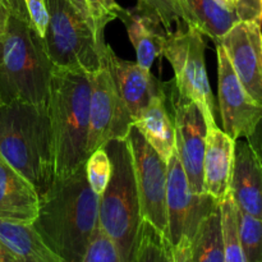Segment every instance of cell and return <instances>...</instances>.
I'll use <instances>...</instances> for the list:
<instances>
[{
    "label": "cell",
    "instance_id": "cell-2",
    "mask_svg": "<svg viewBox=\"0 0 262 262\" xmlns=\"http://www.w3.org/2000/svg\"><path fill=\"white\" fill-rule=\"evenodd\" d=\"M0 155L42 199L55 183V155L46 104L8 102L0 107Z\"/></svg>",
    "mask_w": 262,
    "mask_h": 262
},
{
    "label": "cell",
    "instance_id": "cell-8",
    "mask_svg": "<svg viewBox=\"0 0 262 262\" xmlns=\"http://www.w3.org/2000/svg\"><path fill=\"white\" fill-rule=\"evenodd\" d=\"M125 140L132 155L141 219L151 223L161 234L169 238L166 214L168 163L133 125Z\"/></svg>",
    "mask_w": 262,
    "mask_h": 262
},
{
    "label": "cell",
    "instance_id": "cell-40",
    "mask_svg": "<svg viewBox=\"0 0 262 262\" xmlns=\"http://www.w3.org/2000/svg\"><path fill=\"white\" fill-rule=\"evenodd\" d=\"M4 104H5V102H4V100H3V99H2V96H0V107H2L3 105H4Z\"/></svg>",
    "mask_w": 262,
    "mask_h": 262
},
{
    "label": "cell",
    "instance_id": "cell-33",
    "mask_svg": "<svg viewBox=\"0 0 262 262\" xmlns=\"http://www.w3.org/2000/svg\"><path fill=\"white\" fill-rule=\"evenodd\" d=\"M262 166V118L250 137L246 138Z\"/></svg>",
    "mask_w": 262,
    "mask_h": 262
},
{
    "label": "cell",
    "instance_id": "cell-36",
    "mask_svg": "<svg viewBox=\"0 0 262 262\" xmlns=\"http://www.w3.org/2000/svg\"><path fill=\"white\" fill-rule=\"evenodd\" d=\"M9 10L7 9L4 4L0 2V40H2L3 35H4L5 27H7L8 19H9Z\"/></svg>",
    "mask_w": 262,
    "mask_h": 262
},
{
    "label": "cell",
    "instance_id": "cell-17",
    "mask_svg": "<svg viewBox=\"0 0 262 262\" xmlns=\"http://www.w3.org/2000/svg\"><path fill=\"white\" fill-rule=\"evenodd\" d=\"M169 104L168 83L161 82L160 89L132 124L166 163L176 150V127Z\"/></svg>",
    "mask_w": 262,
    "mask_h": 262
},
{
    "label": "cell",
    "instance_id": "cell-13",
    "mask_svg": "<svg viewBox=\"0 0 262 262\" xmlns=\"http://www.w3.org/2000/svg\"><path fill=\"white\" fill-rule=\"evenodd\" d=\"M216 43L223 46L246 91L262 105L261 26L238 20Z\"/></svg>",
    "mask_w": 262,
    "mask_h": 262
},
{
    "label": "cell",
    "instance_id": "cell-21",
    "mask_svg": "<svg viewBox=\"0 0 262 262\" xmlns=\"http://www.w3.org/2000/svg\"><path fill=\"white\" fill-rule=\"evenodd\" d=\"M192 26L215 43L238 22L235 10H229L215 0H186Z\"/></svg>",
    "mask_w": 262,
    "mask_h": 262
},
{
    "label": "cell",
    "instance_id": "cell-23",
    "mask_svg": "<svg viewBox=\"0 0 262 262\" xmlns=\"http://www.w3.org/2000/svg\"><path fill=\"white\" fill-rule=\"evenodd\" d=\"M136 7L155 17L168 33L192 26L186 0H137Z\"/></svg>",
    "mask_w": 262,
    "mask_h": 262
},
{
    "label": "cell",
    "instance_id": "cell-27",
    "mask_svg": "<svg viewBox=\"0 0 262 262\" xmlns=\"http://www.w3.org/2000/svg\"><path fill=\"white\" fill-rule=\"evenodd\" d=\"M84 170L90 187L100 197L106 188L113 171V164L106 148L100 147L90 154L84 163Z\"/></svg>",
    "mask_w": 262,
    "mask_h": 262
},
{
    "label": "cell",
    "instance_id": "cell-10",
    "mask_svg": "<svg viewBox=\"0 0 262 262\" xmlns=\"http://www.w3.org/2000/svg\"><path fill=\"white\" fill-rule=\"evenodd\" d=\"M217 202L207 194L192 191L183 165L174 150L168 161L166 183V214H168L169 241L177 246L182 241H192L200 224Z\"/></svg>",
    "mask_w": 262,
    "mask_h": 262
},
{
    "label": "cell",
    "instance_id": "cell-34",
    "mask_svg": "<svg viewBox=\"0 0 262 262\" xmlns=\"http://www.w3.org/2000/svg\"><path fill=\"white\" fill-rule=\"evenodd\" d=\"M0 262H22L0 238Z\"/></svg>",
    "mask_w": 262,
    "mask_h": 262
},
{
    "label": "cell",
    "instance_id": "cell-28",
    "mask_svg": "<svg viewBox=\"0 0 262 262\" xmlns=\"http://www.w3.org/2000/svg\"><path fill=\"white\" fill-rule=\"evenodd\" d=\"M89 10L90 20L94 27V33L100 46H105L104 31L107 23L119 17L123 8L115 0H84Z\"/></svg>",
    "mask_w": 262,
    "mask_h": 262
},
{
    "label": "cell",
    "instance_id": "cell-35",
    "mask_svg": "<svg viewBox=\"0 0 262 262\" xmlns=\"http://www.w3.org/2000/svg\"><path fill=\"white\" fill-rule=\"evenodd\" d=\"M3 4L7 7V9L9 10V13H26L27 12V8L23 0H0Z\"/></svg>",
    "mask_w": 262,
    "mask_h": 262
},
{
    "label": "cell",
    "instance_id": "cell-11",
    "mask_svg": "<svg viewBox=\"0 0 262 262\" xmlns=\"http://www.w3.org/2000/svg\"><path fill=\"white\" fill-rule=\"evenodd\" d=\"M169 99L176 127V151L183 165L192 191L204 193V158L209 127L196 102L182 99L176 84L168 82Z\"/></svg>",
    "mask_w": 262,
    "mask_h": 262
},
{
    "label": "cell",
    "instance_id": "cell-1",
    "mask_svg": "<svg viewBox=\"0 0 262 262\" xmlns=\"http://www.w3.org/2000/svg\"><path fill=\"white\" fill-rule=\"evenodd\" d=\"M99 200L87 182L83 164L55 181L40 200L33 229L64 262H81L99 224Z\"/></svg>",
    "mask_w": 262,
    "mask_h": 262
},
{
    "label": "cell",
    "instance_id": "cell-26",
    "mask_svg": "<svg viewBox=\"0 0 262 262\" xmlns=\"http://www.w3.org/2000/svg\"><path fill=\"white\" fill-rule=\"evenodd\" d=\"M238 237L246 262H262V220L237 207Z\"/></svg>",
    "mask_w": 262,
    "mask_h": 262
},
{
    "label": "cell",
    "instance_id": "cell-29",
    "mask_svg": "<svg viewBox=\"0 0 262 262\" xmlns=\"http://www.w3.org/2000/svg\"><path fill=\"white\" fill-rule=\"evenodd\" d=\"M81 262H120L117 247L113 241L105 234L100 224L95 228L89 247Z\"/></svg>",
    "mask_w": 262,
    "mask_h": 262
},
{
    "label": "cell",
    "instance_id": "cell-20",
    "mask_svg": "<svg viewBox=\"0 0 262 262\" xmlns=\"http://www.w3.org/2000/svg\"><path fill=\"white\" fill-rule=\"evenodd\" d=\"M0 238L22 262H64L41 239L32 224L0 219Z\"/></svg>",
    "mask_w": 262,
    "mask_h": 262
},
{
    "label": "cell",
    "instance_id": "cell-32",
    "mask_svg": "<svg viewBox=\"0 0 262 262\" xmlns=\"http://www.w3.org/2000/svg\"><path fill=\"white\" fill-rule=\"evenodd\" d=\"M169 262H192V241H182L179 245L170 246Z\"/></svg>",
    "mask_w": 262,
    "mask_h": 262
},
{
    "label": "cell",
    "instance_id": "cell-19",
    "mask_svg": "<svg viewBox=\"0 0 262 262\" xmlns=\"http://www.w3.org/2000/svg\"><path fill=\"white\" fill-rule=\"evenodd\" d=\"M118 18L127 30L128 37L136 50L137 63L145 69H151L154 60L161 55L163 42L168 33L165 28L155 17L137 7L132 9L123 8Z\"/></svg>",
    "mask_w": 262,
    "mask_h": 262
},
{
    "label": "cell",
    "instance_id": "cell-30",
    "mask_svg": "<svg viewBox=\"0 0 262 262\" xmlns=\"http://www.w3.org/2000/svg\"><path fill=\"white\" fill-rule=\"evenodd\" d=\"M27 8L28 15L31 18V22L38 31L41 37L43 38L46 27L49 23V13L46 8V0H23Z\"/></svg>",
    "mask_w": 262,
    "mask_h": 262
},
{
    "label": "cell",
    "instance_id": "cell-37",
    "mask_svg": "<svg viewBox=\"0 0 262 262\" xmlns=\"http://www.w3.org/2000/svg\"><path fill=\"white\" fill-rule=\"evenodd\" d=\"M69 2L72 3V4L76 7V9L78 10L79 13H81L82 15H83L84 18H87V19L90 20V15H89V10H87V7H86V2L84 0H69ZM91 22V20H90ZM92 25V23H91ZM94 28V27H92Z\"/></svg>",
    "mask_w": 262,
    "mask_h": 262
},
{
    "label": "cell",
    "instance_id": "cell-3",
    "mask_svg": "<svg viewBox=\"0 0 262 262\" xmlns=\"http://www.w3.org/2000/svg\"><path fill=\"white\" fill-rule=\"evenodd\" d=\"M90 74L54 67L48 106L55 155V181L73 174L86 163L90 127Z\"/></svg>",
    "mask_w": 262,
    "mask_h": 262
},
{
    "label": "cell",
    "instance_id": "cell-16",
    "mask_svg": "<svg viewBox=\"0 0 262 262\" xmlns=\"http://www.w3.org/2000/svg\"><path fill=\"white\" fill-rule=\"evenodd\" d=\"M235 140L219 127L209 128L204 158V193L217 202L229 194Z\"/></svg>",
    "mask_w": 262,
    "mask_h": 262
},
{
    "label": "cell",
    "instance_id": "cell-14",
    "mask_svg": "<svg viewBox=\"0 0 262 262\" xmlns=\"http://www.w3.org/2000/svg\"><path fill=\"white\" fill-rule=\"evenodd\" d=\"M102 61L135 122L160 89L161 82L152 76L150 69H145L137 61L120 59L107 43L102 51Z\"/></svg>",
    "mask_w": 262,
    "mask_h": 262
},
{
    "label": "cell",
    "instance_id": "cell-7",
    "mask_svg": "<svg viewBox=\"0 0 262 262\" xmlns=\"http://www.w3.org/2000/svg\"><path fill=\"white\" fill-rule=\"evenodd\" d=\"M204 35L193 26L166 33L161 55L174 71V84L182 99L196 102L202 110L207 127H216V105L205 61Z\"/></svg>",
    "mask_w": 262,
    "mask_h": 262
},
{
    "label": "cell",
    "instance_id": "cell-4",
    "mask_svg": "<svg viewBox=\"0 0 262 262\" xmlns=\"http://www.w3.org/2000/svg\"><path fill=\"white\" fill-rule=\"evenodd\" d=\"M2 45L0 96L5 104H46L54 66L28 13L9 14Z\"/></svg>",
    "mask_w": 262,
    "mask_h": 262
},
{
    "label": "cell",
    "instance_id": "cell-5",
    "mask_svg": "<svg viewBox=\"0 0 262 262\" xmlns=\"http://www.w3.org/2000/svg\"><path fill=\"white\" fill-rule=\"evenodd\" d=\"M104 147L113 171L99 200V224L117 247L120 262H132L142 220L132 155L127 140H112Z\"/></svg>",
    "mask_w": 262,
    "mask_h": 262
},
{
    "label": "cell",
    "instance_id": "cell-15",
    "mask_svg": "<svg viewBox=\"0 0 262 262\" xmlns=\"http://www.w3.org/2000/svg\"><path fill=\"white\" fill-rule=\"evenodd\" d=\"M229 192L238 210L262 220V166L246 138L235 141Z\"/></svg>",
    "mask_w": 262,
    "mask_h": 262
},
{
    "label": "cell",
    "instance_id": "cell-24",
    "mask_svg": "<svg viewBox=\"0 0 262 262\" xmlns=\"http://www.w3.org/2000/svg\"><path fill=\"white\" fill-rule=\"evenodd\" d=\"M170 241L151 223L141 220L132 262H169Z\"/></svg>",
    "mask_w": 262,
    "mask_h": 262
},
{
    "label": "cell",
    "instance_id": "cell-31",
    "mask_svg": "<svg viewBox=\"0 0 262 262\" xmlns=\"http://www.w3.org/2000/svg\"><path fill=\"white\" fill-rule=\"evenodd\" d=\"M235 13L239 20L262 26V0H237Z\"/></svg>",
    "mask_w": 262,
    "mask_h": 262
},
{
    "label": "cell",
    "instance_id": "cell-38",
    "mask_svg": "<svg viewBox=\"0 0 262 262\" xmlns=\"http://www.w3.org/2000/svg\"><path fill=\"white\" fill-rule=\"evenodd\" d=\"M215 2L229 10H235V5H237V0H215Z\"/></svg>",
    "mask_w": 262,
    "mask_h": 262
},
{
    "label": "cell",
    "instance_id": "cell-39",
    "mask_svg": "<svg viewBox=\"0 0 262 262\" xmlns=\"http://www.w3.org/2000/svg\"><path fill=\"white\" fill-rule=\"evenodd\" d=\"M2 55H3V45H2V40H0V61H2Z\"/></svg>",
    "mask_w": 262,
    "mask_h": 262
},
{
    "label": "cell",
    "instance_id": "cell-22",
    "mask_svg": "<svg viewBox=\"0 0 262 262\" xmlns=\"http://www.w3.org/2000/svg\"><path fill=\"white\" fill-rule=\"evenodd\" d=\"M192 262H224L220 204L202 220L192 239Z\"/></svg>",
    "mask_w": 262,
    "mask_h": 262
},
{
    "label": "cell",
    "instance_id": "cell-9",
    "mask_svg": "<svg viewBox=\"0 0 262 262\" xmlns=\"http://www.w3.org/2000/svg\"><path fill=\"white\" fill-rule=\"evenodd\" d=\"M90 82L91 100L87 155L104 147L112 140H125L133 123L104 61L100 69L90 74Z\"/></svg>",
    "mask_w": 262,
    "mask_h": 262
},
{
    "label": "cell",
    "instance_id": "cell-12",
    "mask_svg": "<svg viewBox=\"0 0 262 262\" xmlns=\"http://www.w3.org/2000/svg\"><path fill=\"white\" fill-rule=\"evenodd\" d=\"M217 91L223 130L233 140L252 135L262 118V105L250 96L238 79L222 45L216 43Z\"/></svg>",
    "mask_w": 262,
    "mask_h": 262
},
{
    "label": "cell",
    "instance_id": "cell-18",
    "mask_svg": "<svg viewBox=\"0 0 262 262\" xmlns=\"http://www.w3.org/2000/svg\"><path fill=\"white\" fill-rule=\"evenodd\" d=\"M38 209L35 187L0 155V219L32 224Z\"/></svg>",
    "mask_w": 262,
    "mask_h": 262
},
{
    "label": "cell",
    "instance_id": "cell-25",
    "mask_svg": "<svg viewBox=\"0 0 262 262\" xmlns=\"http://www.w3.org/2000/svg\"><path fill=\"white\" fill-rule=\"evenodd\" d=\"M220 212L224 242V262H246L238 237L237 206L233 201L230 192L224 201L220 202Z\"/></svg>",
    "mask_w": 262,
    "mask_h": 262
},
{
    "label": "cell",
    "instance_id": "cell-6",
    "mask_svg": "<svg viewBox=\"0 0 262 262\" xmlns=\"http://www.w3.org/2000/svg\"><path fill=\"white\" fill-rule=\"evenodd\" d=\"M49 23L43 43L54 67L91 74L102 66V51L91 22L69 0H46ZM106 45V43H105Z\"/></svg>",
    "mask_w": 262,
    "mask_h": 262
}]
</instances>
